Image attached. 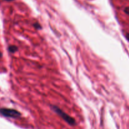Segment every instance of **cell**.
I'll use <instances>...</instances> for the list:
<instances>
[{
  "label": "cell",
  "instance_id": "277c9868",
  "mask_svg": "<svg viewBox=\"0 0 129 129\" xmlns=\"http://www.w3.org/2000/svg\"><path fill=\"white\" fill-rule=\"evenodd\" d=\"M33 26H34V28H35L36 30H40V29H42L41 25H40V24L38 22L34 23L33 24Z\"/></svg>",
  "mask_w": 129,
  "mask_h": 129
},
{
  "label": "cell",
  "instance_id": "3957f363",
  "mask_svg": "<svg viewBox=\"0 0 129 129\" xmlns=\"http://www.w3.org/2000/svg\"><path fill=\"white\" fill-rule=\"evenodd\" d=\"M8 50L10 53H15L18 50V47L15 45H10L8 48Z\"/></svg>",
  "mask_w": 129,
  "mask_h": 129
},
{
  "label": "cell",
  "instance_id": "6da1fadb",
  "mask_svg": "<svg viewBox=\"0 0 129 129\" xmlns=\"http://www.w3.org/2000/svg\"><path fill=\"white\" fill-rule=\"evenodd\" d=\"M52 109L54 112H55V113L57 115H59L64 121L67 122L68 124L71 125H76V121L73 117H70L69 115H68L67 113H66L65 112H63L61 109L57 107V106L53 105L52 106Z\"/></svg>",
  "mask_w": 129,
  "mask_h": 129
},
{
  "label": "cell",
  "instance_id": "52a82bcc",
  "mask_svg": "<svg viewBox=\"0 0 129 129\" xmlns=\"http://www.w3.org/2000/svg\"><path fill=\"white\" fill-rule=\"evenodd\" d=\"M4 1H8V2H10V1H13L14 0H4Z\"/></svg>",
  "mask_w": 129,
  "mask_h": 129
},
{
  "label": "cell",
  "instance_id": "5b68a950",
  "mask_svg": "<svg viewBox=\"0 0 129 129\" xmlns=\"http://www.w3.org/2000/svg\"><path fill=\"white\" fill-rule=\"evenodd\" d=\"M123 11H124V13L126 15H129V6H127V7L125 8L124 10H123Z\"/></svg>",
  "mask_w": 129,
  "mask_h": 129
},
{
  "label": "cell",
  "instance_id": "7a4b0ae2",
  "mask_svg": "<svg viewBox=\"0 0 129 129\" xmlns=\"http://www.w3.org/2000/svg\"><path fill=\"white\" fill-rule=\"evenodd\" d=\"M0 114L3 117H8V118H17L21 117V113L18 111L11 108H0Z\"/></svg>",
  "mask_w": 129,
  "mask_h": 129
},
{
  "label": "cell",
  "instance_id": "8992f818",
  "mask_svg": "<svg viewBox=\"0 0 129 129\" xmlns=\"http://www.w3.org/2000/svg\"><path fill=\"white\" fill-rule=\"evenodd\" d=\"M125 37H126V39H127V40L129 42V33H128V34H126V35H125Z\"/></svg>",
  "mask_w": 129,
  "mask_h": 129
},
{
  "label": "cell",
  "instance_id": "ba28073f",
  "mask_svg": "<svg viewBox=\"0 0 129 129\" xmlns=\"http://www.w3.org/2000/svg\"><path fill=\"white\" fill-rule=\"evenodd\" d=\"M2 57V53L0 52V57Z\"/></svg>",
  "mask_w": 129,
  "mask_h": 129
}]
</instances>
